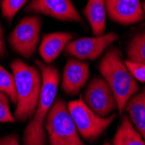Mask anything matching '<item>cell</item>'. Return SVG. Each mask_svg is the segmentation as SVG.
<instances>
[{"instance_id":"17","label":"cell","mask_w":145,"mask_h":145,"mask_svg":"<svg viewBox=\"0 0 145 145\" xmlns=\"http://www.w3.org/2000/svg\"><path fill=\"white\" fill-rule=\"evenodd\" d=\"M0 91L10 97L13 104H17V92L14 76L2 65H0Z\"/></svg>"},{"instance_id":"4","label":"cell","mask_w":145,"mask_h":145,"mask_svg":"<svg viewBox=\"0 0 145 145\" xmlns=\"http://www.w3.org/2000/svg\"><path fill=\"white\" fill-rule=\"evenodd\" d=\"M44 129L50 145H85L78 135L67 104L61 98L52 104L44 122Z\"/></svg>"},{"instance_id":"22","label":"cell","mask_w":145,"mask_h":145,"mask_svg":"<svg viewBox=\"0 0 145 145\" xmlns=\"http://www.w3.org/2000/svg\"><path fill=\"white\" fill-rule=\"evenodd\" d=\"M5 54H6V48L4 40V31L2 28L1 23H0V57H4Z\"/></svg>"},{"instance_id":"21","label":"cell","mask_w":145,"mask_h":145,"mask_svg":"<svg viewBox=\"0 0 145 145\" xmlns=\"http://www.w3.org/2000/svg\"><path fill=\"white\" fill-rule=\"evenodd\" d=\"M0 145H20L19 137L16 134L3 137L0 138Z\"/></svg>"},{"instance_id":"3","label":"cell","mask_w":145,"mask_h":145,"mask_svg":"<svg viewBox=\"0 0 145 145\" xmlns=\"http://www.w3.org/2000/svg\"><path fill=\"white\" fill-rule=\"evenodd\" d=\"M97 68L110 87L116 97L118 112L122 115L129 98L137 93V81L123 61L121 51L116 47H111L106 51Z\"/></svg>"},{"instance_id":"9","label":"cell","mask_w":145,"mask_h":145,"mask_svg":"<svg viewBox=\"0 0 145 145\" xmlns=\"http://www.w3.org/2000/svg\"><path fill=\"white\" fill-rule=\"evenodd\" d=\"M25 10L47 15L61 21L83 22L71 0H31Z\"/></svg>"},{"instance_id":"18","label":"cell","mask_w":145,"mask_h":145,"mask_svg":"<svg viewBox=\"0 0 145 145\" xmlns=\"http://www.w3.org/2000/svg\"><path fill=\"white\" fill-rule=\"evenodd\" d=\"M27 2L28 0H2V16L9 22H11V20L18 13V11Z\"/></svg>"},{"instance_id":"16","label":"cell","mask_w":145,"mask_h":145,"mask_svg":"<svg viewBox=\"0 0 145 145\" xmlns=\"http://www.w3.org/2000/svg\"><path fill=\"white\" fill-rule=\"evenodd\" d=\"M128 60L145 63V31L133 37L127 47Z\"/></svg>"},{"instance_id":"24","label":"cell","mask_w":145,"mask_h":145,"mask_svg":"<svg viewBox=\"0 0 145 145\" xmlns=\"http://www.w3.org/2000/svg\"><path fill=\"white\" fill-rule=\"evenodd\" d=\"M142 9H143V10H144V12H145V2L142 4Z\"/></svg>"},{"instance_id":"13","label":"cell","mask_w":145,"mask_h":145,"mask_svg":"<svg viewBox=\"0 0 145 145\" xmlns=\"http://www.w3.org/2000/svg\"><path fill=\"white\" fill-rule=\"evenodd\" d=\"M94 36H101L105 31L106 8L104 0H89L83 10Z\"/></svg>"},{"instance_id":"11","label":"cell","mask_w":145,"mask_h":145,"mask_svg":"<svg viewBox=\"0 0 145 145\" xmlns=\"http://www.w3.org/2000/svg\"><path fill=\"white\" fill-rule=\"evenodd\" d=\"M89 76V64L76 58H70L65 64L61 83L67 95H76L86 85Z\"/></svg>"},{"instance_id":"14","label":"cell","mask_w":145,"mask_h":145,"mask_svg":"<svg viewBox=\"0 0 145 145\" xmlns=\"http://www.w3.org/2000/svg\"><path fill=\"white\" fill-rule=\"evenodd\" d=\"M124 110L139 132L145 128V87L142 91L132 96L125 105Z\"/></svg>"},{"instance_id":"20","label":"cell","mask_w":145,"mask_h":145,"mask_svg":"<svg viewBox=\"0 0 145 145\" xmlns=\"http://www.w3.org/2000/svg\"><path fill=\"white\" fill-rule=\"evenodd\" d=\"M124 63L137 81L145 83V63L125 60Z\"/></svg>"},{"instance_id":"5","label":"cell","mask_w":145,"mask_h":145,"mask_svg":"<svg viewBox=\"0 0 145 145\" xmlns=\"http://www.w3.org/2000/svg\"><path fill=\"white\" fill-rule=\"evenodd\" d=\"M68 110L80 136L89 142L97 140L116 119V114L100 117L92 111L81 97L67 104Z\"/></svg>"},{"instance_id":"19","label":"cell","mask_w":145,"mask_h":145,"mask_svg":"<svg viewBox=\"0 0 145 145\" xmlns=\"http://www.w3.org/2000/svg\"><path fill=\"white\" fill-rule=\"evenodd\" d=\"M10 100L8 95L0 91V123H14L9 106Z\"/></svg>"},{"instance_id":"25","label":"cell","mask_w":145,"mask_h":145,"mask_svg":"<svg viewBox=\"0 0 145 145\" xmlns=\"http://www.w3.org/2000/svg\"><path fill=\"white\" fill-rule=\"evenodd\" d=\"M103 145H110V143H108V142H106V143H104Z\"/></svg>"},{"instance_id":"1","label":"cell","mask_w":145,"mask_h":145,"mask_svg":"<svg viewBox=\"0 0 145 145\" xmlns=\"http://www.w3.org/2000/svg\"><path fill=\"white\" fill-rule=\"evenodd\" d=\"M36 64L41 71L42 88L35 113L24 130L23 137L24 145H45L44 122L54 103L60 81L59 71L56 67L39 60L36 61Z\"/></svg>"},{"instance_id":"7","label":"cell","mask_w":145,"mask_h":145,"mask_svg":"<svg viewBox=\"0 0 145 145\" xmlns=\"http://www.w3.org/2000/svg\"><path fill=\"white\" fill-rule=\"evenodd\" d=\"M84 102L100 117H107L117 110L113 92L102 77H94L89 82L84 92Z\"/></svg>"},{"instance_id":"23","label":"cell","mask_w":145,"mask_h":145,"mask_svg":"<svg viewBox=\"0 0 145 145\" xmlns=\"http://www.w3.org/2000/svg\"><path fill=\"white\" fill-rule=\"evenodd\" d=\"M140 134H141V136H142V139H143V140H144V142H145V128L140 131Z\"/></svg>"},{"instance_id":"2","label":"cell","mask_w":145,"mask_h":145,"mask_svg":"<svg viewBox=\"0 0 145 145\" xmlns=\"http://www.w3.org/2000/svg\"><path fill=\"white\" fill-rule=\"evenodd\" d=\"M17 92V109L15 118L25 122L32 118L42 88L41 71L37 66H31L23 60L16 58L10 63Z\"/></svg>"},{"instance_id":"8","label":"cell","mask_w":145,"mask_h":145,"mask_svg":"<svg viewBox=\"0 0 145 145\" xmlns=\"http://www.w3.org/2000/svg\"><path fill=\"white\" fill-rule=\"evenodd\" d=\"M117 38L118 36L114 32L101 36L81 37L69 42L65 46L64 50L67 55L72 56L78 60L94 61L99 58Z\"/></svg>"},{"instance_id":"15","label":"cell","mask_w":145,"mask_h":145,"mask_svg":"<svg viewBox=\"0 0 145 145\" xmlns=\"http://www.w3.org/2000/svg\"><path fill=\"white\" fill-rule=\"evenodd\" d=\"M113 145H145L140 132L130 122L129 116H123L120 126L117 128Z\"/></svg>"},{"instance_id":"10","label":"cell","mask_w":145,"mask_h":145,"mask_svg":"<svg viewBox=\"0 0 145 145\" xmlns=\"http://www.w3.org/2000/svg\"><path fill=\"white\" fill-rule=\"evenodd\" d=\"M110 19L123 25L139 23L145 18L141 0H104Z\"/></svg>"},{"instance_id":"12","label":"cell","mask_w":145,"mask_h":145,"mask_svg":"<svg viewBox=\"0 0 145 145\" xmlns=\"http://www.w3.org/2000/svg\"><path fill=\"white\" fill-rule=\"evenodd\" d=\"M72 38L73 35L69 32H53L44 35L39 45V54L44 63L50 64L53 62Z\"/></svg>"},{"instance_id":"6","label":"cell","mask_w":145,"mask_h":145,"mask_svg":"<svg viewBox=\"0 0 145 145\" xmlns=\"http://www.w3.org/2000/svg\"><path fill=\"white\" fill-rule=\"evenodd\" d=\"M41 28L40 17H24L9 37V43L12 50L25 58L31 57L38 45Z\"/></svg>"}]
</instances>
